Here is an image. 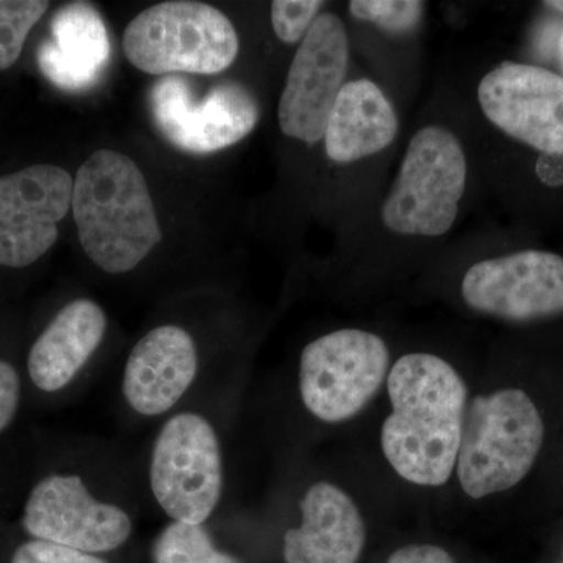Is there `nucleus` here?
<instances>
[{
    "label": "nucleus",
    "instance_id": "7ed1b4c3",
    "mask_svg": "<svg viewBox=\"0 0 563 563\" xmlns=\"http://www.w3.org/2000/svg\"><path fill=\"white\" fill-rule=\"evenodd\" d=\"M544 426L525 391L507 388L477 396L465 409L459 444V483L474 499L506 492L531 472Z\"/></svg>",
    "mask_w": 563,
    "mask_h": 563
},
{
    "label": "nucleus",
    "instance_id": "4be33fe9",
    "mask_svg": "<svg viewBox=\"0 0 563 563\" xmlns=\"http://www.w3.org/2000/svg\"><path fill=\"white\" fill-rule=\"evenodd\" d=\"M324 5L321 0H276L272 5L273 31L282 43H301Z\"/></svg>",
    "mask_w": 563,
    "mask_h": 563
},
{
    "label": "nucleus",
    "instance_id": "a211bd4d",
    "mask_svg": "<svg viewBox=\"0 0 563 563\" xmlns=\"http://www.w3.org/2000/svg\"><path fill=\"white\" fill-rule=\"evenodd\" d=\"M398 132L395 107L374 81H346L325 125L324 151L332 162L347 165L387 150Z\"/></svg>",
    "mask_w": 563,
    "mask_h": 563
},
{
    "label": "nucleus",
    "instance_id": "b1692460",
    "mask_svg": "<svg viewBox=\"0 0 563 563\" xmlns=\"http://www.w3.org/2000/svg\"><path fill=\"white\" fill-rule=\"evenodd\" d=\"M21 399V380L16 368L0 361V432L13 421Z\"/></svg>",
    "mask_w": 563,
    "mask_h": 563
},
{
    "label": "nucleus",
    "instance_id": "20e7f679",
    "mask_svg": "<svg viewBox=\"0 0 563 563\" xmlns=\"http://www.w3.org/2000/svg\"><path fill=\"white\" fill-rule=\"evenodd\" d=\"M122 51L150 76H213L236 60L240 38L232 21L209 3L172 0L129 22Z\"/></svg>",
    "mask_w": 563,
    "mask_h": 563
},
{
    "label": "nucleus",
    "instance_id": "f8f14e48",
    "mask_svg": "<svg viewBox=\"0 0 563 563\" xmlns=\"http://www.w3.org/2000/svg\"><path fill=\"white\" fill-rule=\"evenodd\" d=\"M462 296L476 312L504 320L563 313V257L521 251L477 262L463 277Z\"/></svg>",
    "mask_w": 563,
    "mask_h": 563
},
{
    "label": "nucleus",
    "instance_id": "412c9836",
    "mask_svg": "<svg viewBox=\"0 0 563 563\" xmlns=\"http://www.w3.org/2000/svg\"><path fill=\"white\" fill-rule=\"evenodd\" d=\"M426 3L420 0H352L350 13L395 35L413 32L420 25Z\"/></svg>",
    "mask_w": 563,
    "mask_h": 563
},
{
    "label": "nucleus",
    "instance_id": "423d86ee",
    "mask_svg": "<svg viewBox=\"0 0 563 563\" xmlns=\"http://www.w3.org/2000/svg\"><path fill=\"white\" fill-rule=\"evenodd\" d=\"M390 352L376 333L342 329L303 347L299 390L303 406L325 422H342L366 406L388 376Z\"/></svg>",
    "mask_w": 563,
    "mask_h": 563
},
{
    "label": "nucleus",
    "instance_id": "f03ea898",
    "mask_svg": "<svg viewBox=\"0 0 563 563\" xmlns=\"http://www.w3.org/2000/svg\"><path fill=\"white\" fill-rule=\"evenodd\" d=\"M70 209L85 254L102 272H132L162 242L147 181L121 152L101 150L85 161Z\"/></svg>",
    "mask_w": 563,
    "mask_h": 563
},
{
    "label": "nucleus",
    "instance_id": "f3484780",
    "mask_svg": "<svg viewBox=\"0 0 563 563\" xmlns=\"http://www.w3.org/2000/svg\"><path fill=\"white\" fill-rule=\"evenodd\" d=\"M107 331L102 307L80 298L63 307L29 354V376L46 393L62 390L101 346Z\"/></svg>",
    "mask_w": 563,
    "mask_h": 563
},
{
    "label": "nucleus",
    "instance_id": "f257e3e1",
    "mask_svg": "<svg viewBox=\"0 0 563 563\" xmlns=\"http://www.w3.org/2000/svg\"><path fill=\"white\" fill-rule=\"evenodd\" d=\"M393 412L383 426V451L396 473L424 487L446 484L457 463L466 385L432 354H407L387 376Z\"/></svg>",
    "mask_w": 563,
    "mask_h": 563
},
{
    "label": "nucleus",
    "instance_id": "1a4fd4ad",
    "mask_svg": "<svg viewBox=\"0 0 563 563\" xmlns=\"http://www.w3.org/2000/svg\"><path fill=\"white\" fill-rule=\"evenodd\" d=\"M347 63L350 40L343 21L333 13L320 14L299 44L282 91L277 118L285 136L310 146L324 139Z\"/></svg>",
    "mask_w": 563,
    "mask_h": 563
},
{
    "label": "nucleus",
    "instance_id": "9b49d317",
    "mask_svg": "<svg viewBox=\"0 0 563 563\" xmlns=\"http://www.w3.org/2000/svg\"><path fill=\"white\" fill-rule=\"evenodd\" d=\"M485 118L543 155H563V77L539 66L503 63L477 87Z\"/></svg>",
    "mask_w": 563,
    "mask_h": 563
},
{
    "label": "nucleus",
    "instance_id": "39448f33",
    "mask_svg": "<svg viewBox=\"0 0 563 563\" xmlns=\"http://www.w3.org/2000/svg\"><path fill=\"white\" fill-rule=\"evenodd\" d=\"M465 152L453 132L428 125L415 133L383 206L385 228L401 236L437 239L451 231L465 195Z\"/></svg>",
    "mask_w": 563,
    "mask_h": 563
},
{
    "label": "nucleus",
    "instance_id": "cd10ccee",
    "mask_svg": "<svg viewBox=\"0 0 563 563\" xmlns=\"http://www.w3.org/2000/svg\"><path fill=\"white\" fill-rule=\"evenodd\" d=\"M544 5L551 7L553 10L562 11L563 13V0H553V2H544Z\"/></svg>",
    "mask_w": 563,
    "mask_h": 563
},
{
    "label": "nucleus",
    "instance_id": "a878e982",
    "mask_svg": "<svg viewBox=\"0 0 563 563\" xmlns=\"http://www.w3.org/2000/svg\"><path fill=\"white\" fill-rule=\"evenodd\" d=\"M539 176L547 184H563V155H543L539 162Z\"/></svg>",
    "mask_w": 563,
    "mask_h": 563
},
{
    "label": "nucleus",
    "instance_id": "aec40b11",
    "mask_svg": "<svg viewBox=\"0 0 563 563\" xmlns=\"http://www.w3.org/2000/svg\"><path fill=\"white\" fill-rule=\"evenodd\" d=\"M47 9L44 0H0V70L18 62L29 33Z\"/></svg>",
    "mask_w": 563,
    "mask_h": 563
},
{
    "label": "nucleus",
    "instance_id": "ddd939ff",
    "mask_svg": "<svg viewBox=\"0 0 563 563\" xmlns=\"http://www.w3.org/2000/svg\"><path fill=\"white\" fill-rule=\"evenodd\" d=\"M22 526L32 537L88 554L118 550L132 533L121 507L98 501L76 474H52L35 485Z\"/></svg>",
    "mask_w": 563,
    "mask_h": 563
},
{
    "label": "nucleus",
    "instance_id": "bb28decb",
    "mask_svg": "<svg viewBox=\"0 0 563 563\" xmlns=\"http://www.w3.org/2000/svg\"><path fill=\"white\" fill-rule=\"evenodd\" d=\"M558 55H559V63H561V68H562V73H563V31L561 33V36H559Z\"/></svg>",
    "mask_w": 563,
    "mask_h": 563
},
{
    "label": "nucleus",
    "instance_id": "6e6552de",
    "mask_svg": "<svg viewBox=\"0 0 563 563\" xmlns=\"http://www.w3.org/2000/svg\"><path fill=\"white\" fill-rule=\"evenodd\" d=\"M151 488L158 506L177 523L202 525L222 492L217 432L198 413H179L163 426L151 461Z\"/></svg>",
    "mask_w": 563,
    "mask_h": 563
},
{
    "label": "nucleus",
    "instance_id": "5701e85b",
    "mask_svg": "<svg viewBox=\"0 0 563 563\" xmlns=\"http://www.w3.org/2000/svg\"><path fill=\"white\" fill-rule=\"evenodd\" d=\"M11 563H107L95 554L84 553L74 548L47 542V540H31L21 544L14 551Z\"/></svg>",
    "mask_w": 563,
    "mask_h": 563
},
{
    "label": "nucleus",
    "instance_id": "dca6fc26",
    "mask_svg": "<svg viewBox=\"0 0 563 563\" xmlns=\"http://www.w3.org/2000/svg\"><path fill=\"white\" fill-rule=\"evenodd\" d=\"M51 27L52 40L38 51L44 76L68 91L96 84L110 58L109 33L99 11L90 3H69L54 14Z\"/></svg>",
    "mask_w": 563,
    "mask_h": 563
},
{
    "label": "nucleus",
    "instance_id": "4468645a",
    "mask_svg": "<svg viewBox=\"0 0 563 563\" xmlns=\"http://www.w3.org/2000/svg\"><path fill=\"white\" fill-rule=\"evenodd\" d=\"M198 374V350L179 325L152 329L133 347L125 363L122 393L144 417L168 412L191 387Z\"/></svg>",
    "mask_w": 563,
    "mask_h": 563
},
{
    "label": "nucleus",
    "instance_id": "2eb2a0df",
    "mask_svg": "<svg viewBox=\"0 0 563 563\" xmlns=\"http://www.w3.org/2000/svg\"><path fill=\"white\" fill-rule=\"evenodd\" d=\"M301 514V526L285 532V563H357L366 531L347 493L333 484H314L303 495Z\"/></svg>",
    "mask_w": 563,
    "mask_h": 563
},
{
    "label": "nucleus",
    "instance_id": "393cba45",
    "mask_svg": "<svg viewBox=\"0 0 563 563\" xmlns=\"http://www.w3.org/2000/svg\"><path fill=\"white\" fill-rule=\"evenodd\" d=\"M387 563H455L443 548L433 544H412L396 550Z\"/></svg>",
    "mask_w": 563,
    "mask_h": 563
},
{
    "label": "nucleus",
    "instance_id": "0eeeda50",
    "mask_svg": "<svg viewBox=\"0 0 563 563\" xmlns=\"http://www.w3.org/2000/svg\"><path fill=\"white\" fill-rule=\"evenodd\" d=\"M150 110L163 139L191 155L228 150L250 136L261 120L255 96L233 80L211 85L198 98L187 77H162L152 85Z\"/></svg>",
    "mask_w": 563,
    "mask_h": 563
},
{
    "label": "nucleus",
    "instance_id": "9d476101",
    "mask_svg": "<svg viewBox=\"0 0 563 563\" xmlns=\"http://www.w3.org/2000/svg\"><path fill=\"white\" fill-rule=\"evenodd\" d=\"M73 190V177L60 166H29L0 177V265L25 268L54 246Z\"/></svg>",
    "mask_w": 563,
    "mask_h": 563
},
{
    "label": "nucleus",
    "instance_id": "6ab92c4d",
    "mask_svg": "<svg viewBox=\"0 0 563 563\" xmlns=\"http://www.w3.org/2000/svg\"><path fill=\"white\" fill-rule=\"evenodd\" d=\"M155 563H242L221 553L202 525L177 523L163 529L154 544Z\"/></svg>",
    "mask_w": 563,
    "mask_h": 563
}]
</instances>
